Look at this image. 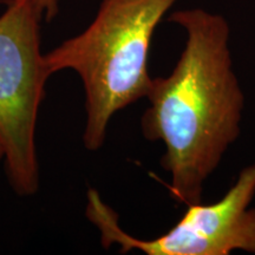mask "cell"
Here are the masks:
<instances>
[{
  "mask_svg": "<svg viewBox=\"0 0 255 255\" xmlns=\"http://www.w3.org/2000/svg\"><path fill=\"white\" fill-rule=\"evenodd\" d=\"M169 21L183 28L186 44L170 75L151 79L141 128L148 141L164 144L161 165L170 174V195L189 206L202 202L206 181L240 136L245 95L223 15L188 8Z\"/></svg>",
  "mask_w": 255,
  "mask_h": 255,
  "instance_id": "cell-1",
  "label": "cell"
},
{
  "mask_svg": "<svg viewBox=\"0 0 255 255\" xmlns=\"http://www.w3.org/2000/svg\"><path fill=\"white\" fill-rule=\"evenodd\" d=\"M177 0H102L82 33L44 55L49 75L73 70L85 92L83 142L88 150L104 144L114 115L141 98L151 84L148 71L154 32Z\"/></svg>",
  "mask_w": 255,
  "mask_h": 255,
  "instance_id": "cell-2",
  "label": "cell"
},
{
  "mask_svg": "<svg viewBox=\"0 0 255 255\" xmlns=\"http://www.w3.org/2000/svg\"><path fill=\"white\" fill-rule=\"evenodd\" d=\"M41 19L30 0H9L0 15V139L6 175L20 196L39 188L36 127L50 78L40 51Z\"/></svg>",
  "mask_w": 255,
  "mask_h": 255,
  "instance_id": "cell-3",
  "label": "cell"
},
{
  "mask_svg": "<svg viewBox=\"0 0 255 255\" xmlns=\"http://www.w3.org/2000/svg\"><path fill=\"white\" fill-rule=\"evenodd\" d=\"M255 163L244 168L219 201L193 203L164 234L142 240L120 226L119 215L98 191H88L87 218L100 231L105 250L119 245L120 253L137 250L146 255H229L235 251L255 254Z\"/></svg>",
  "mask_w": 255,
  "mask_h": 255,
  "instance_id": "cell-4",
  "label": "cell"
},
{
  "mask_svg": "<svg viewBox=\"0 0 255 255\" xmlns=\"http://www.w3.org/2000/svg\"><path fill=\"white\" fill-rule=\"evenodd\" d=\"M30 2L36 8L41 18L51 21L58 14L59 0H30Z\"/></svg>",
  "mask_w": 255,
  "mask_h": 255,
  "instance_id": "cell-5",
  "label": "cell"
},
{
  "mask_svg": "<svg viewBox=\"0 0 255 255\" xmlns=\"http://www.w3.org/2000/svg\"><path fill=\"white\" fill-rule=\"evenodd\" d=\"M1 158H5V148H4V144H2L1 139H0V159Z\"/></svg>",
  "mask_w": 255,
  "mask_h": 255,
  "instance_id": "cell-6",
  "label": "cell"
}]
</instances>
